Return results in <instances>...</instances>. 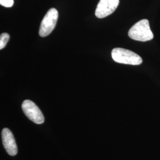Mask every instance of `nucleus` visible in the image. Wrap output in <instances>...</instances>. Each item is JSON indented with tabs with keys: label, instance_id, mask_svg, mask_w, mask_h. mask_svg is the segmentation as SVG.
<instances>
[{
	"label": "nucleus",
	"instance_id": "obj_1",
	"mask_svg": "<svg viewBox=\"0 0 160 160\" xmlns=\"http://www.w3.org/2000/svg\"><path fill=\"white\" fill-rule=\"evenodd\" d=\"M128 35L132 39L141 42H147L154 38V34L147 19L141 20L134 24L129 30Z\"/></svg>",
	"mask_w": 160,
	"mask_h": 160
},
{
	"label": "nucleus",
	"instance_id": "obj_2",
	"mask_svg": "<svg viewBox=\"0 0 160 160\" xmlns=\"http://www.w3.org/2000/svg\"><path fill=\"white\" fill-rule=\"evenodd\" d=\"M112 57L118 63L132 65H138L142 63V59L138 54L123 48L113 49L112 52Z\"/></svg>",
	"mask_w": 160,
	"mask_h": 160
},
{
	"label": "nucleus",
	"instance_id": "obj_3",
	"mask_svg": "<svg viewBox=\"0 0 160 160\" xmlns=\"http://www.w3.org/2000/svg\"><path fill=\"white\" fill-rule=\"evenodd\" d=\"M58 18V12L57 9L52 8L47 12L40 24L39 35L41 37L48 36L55 29Z\"/></svg>",
	"mask_w": 160,
	"mask_h": 160
},
{
	"label": "nucleus",
	"instance_id": "obj_4",
	"mask_svg": "<svg viewBox=\"0 0 160 160\" xmlns=\"http://www.w3.org/2000/svg\"><path fill=\"white\" fill-rule=\"evenodd\" d=\"M22 108L25 115L36 124H42L45 118L39 108L33 102L26 100L23 102Z\"/></svg>",
	"mask_w": 160,
	"mask_h": 160
},
{
	"label": "nucleus",
	"instance_id": "obj_5",
	"mask_svg": "<svg viewBox=\"0 0 160 160\" xmlns=\"http://www.w3.org/2000/svg\"><path fill=\"white\" fill-rule=\"evenodd\" d=\"M119 0H100L95 12L97 18H103L112 14L116 10Z\"/></svg>",
	"mask_w": 160,
	"mask_h": 160
},
{
	"label": "nucleus",
	"instance_id": "obj_6",
	"mask_svg": "<svg viewBox=\"0 0 160 160\" xmlns=\"http://www.w3.org/2000/svg\"><path fill=\"white\" fill-rule=\"evenodd\" d=\"M1 134L2 143L7 152L11 156L17 155V144L12 132L8 128H4L2 129Z\"/></svg>",
	"mask_w": 160,
	"mask_h": 160
},
{
	"label": "nucleus",
	"instance_id": "obj_7",
	"mask_svg": "<svg viewBox=\"0 0 160 160\" xmlns=\"http://www.w3.org/2000/svg\"><path fill=\"white\" fill-rule=\"evenodd\" d=\"M10 39V36L7 33H4L1 34L0 36V49H2L5 48L7 43Z\"/></svg>",
	"mask_w": 160,
	"mask_h": 160
},
{
	"label": "nucleus",
	"instance_id": "obj_8",
	"mask_svg": "<svg viewBox=\"0 0 160 160\" xmlns=\"http://www.w3.org/2000/svg\"><path fill=\"white\" fill-rule=\"evenodd\" d=\"M14 4V0H0V4L5 7H12Z\"/></svg>",
	"mask_w": 160,
	"mask_h": 160
}]
</instances>
